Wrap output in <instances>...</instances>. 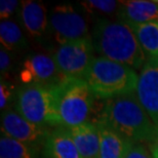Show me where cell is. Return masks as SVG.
I'll return each instance as SVG.
<instances>
[{
    "label": "cell",
    "instance_id": "21",
    "mask_svg": "<svg viewBox=\"0 0 158 158\" xmlns=\"http://www.w3.org/2000/svg\"><path fill=\"white\" fill-rule=\"evenodd\" d=\"M20 6V2L17 0H1L0 1V18L1 21L8 20L17 11Z\"/></svg>",
    "mask_w": 158,
    "mask_h": 158
},
{
    "label": "cell",
    "instance_id": "4",
    "mask_svg": "<svg viewBox=\"0 0 158 158\" xmlns=\"http://www.w3.org/2000/svg\"><path fill=\"white\" fill-rule=\"evenodd\" d=\"M58 84H25L17 94V112L40 126L62 125Z\"/></svg>",
    "mask_w": 158,
    "mask_h": 158
},
{
    "label": "cell",
    "instance_id": "13",
    "mask_svg": "<svg viewBox=\"0 0 158 158\" xmlns=\"http://www.w3.org/2000/svg\"><path fill=\"white\" fill-rule=\"evenodd\" d=\"M68 128L82 158H99L100 132L96 123L88 121Z\"/></svg>",
    "mask_w": 158,
    "mask_h": 158
},
{
    "label": "cell",
    "instance_id": "11",
    "mask_svg": "<svg viewBox=\"0 0 158 158\" xmlns=\"http://www.w3.org/2000/svg\"><path fill=\"white\" fill-rule=\"evenodd\" d=\"M19 14L22 26L31 38H41L49 28V17L42 3L32 0L22 1Z\"/></svg>",
    "mask_w": 158,
    "mask_h": 158
},
{
    "label": "cell",
    "instance_id": "19",
    "mask_svg": "<svg viewBox=\"0 0 158 158\" xmlns=\"http://www.w3.org/2000/svg\"><path fill=\"white\" fill-rule=\"evenodd\" d=\"M82 7L90 15H111L117 14L120 7L119 1L113 0H86L81 2Z\"/></svg>",
    "mask_w": 158,
    "mask_h": 158
},
{
    "label": "cell",
    "instance_id": "8",
    "mask_svg": "<svg viewBox=\"0 0 158 158\" xmlns=\"http://www.w3.org/2000/svg\"><path fill=\"white\" fill-rule=\"evenodd\" d=\"M65 78L52 56L45 53H33L27 56L20 71V79L24 85L58 84Z\"/></svg>",
    "mask_w": 158,
    "mask_h": 158
},
{
    "label": "cell",
    "instance_id": "15",
    "mask_svg": "<svg viewBox=\"0 0 158 158\" xmlns=\"http://www.w3.org/2000/svg\"><path fill=\"white\" fill-rule=\"evenodd\" d=\"M100 132L99 158H123L131 144L108 126L96 123Z\"/></svg>",
    "mask_w": 158,
    "mask_h": 158
},
{
    "label": "cell",
    "instance_id": "7",
    "mask_svg": "<svg viewBox=\"0 0 158 158\" xmlns=\"http://www.w3.org/2000/svg\"><path fill=\"white\" fill-rule=\"evenodd\" d=\"M49 29L60 45L89 37L86 20L70 4L56 5L50 10Z\"/></svg>",
    "mask_w": 158,
    "mask_h": 158
},
{
    "label": "cell",
    "instance_id": "5",
    "mask_svg": "<svg viewBox=\"0 0 158 158\" xmlns=\"http://www.w3.org/2000/svg\"><path fill=\"white\" fill-rule=\"evenodd\" d=\"M59 115L66 127H73L89 121L94 100L84 79L65 78L58 84Z\"/></svg>",
    "mask_w": 158,
    "mask_h": 158
},
{
    "label": "cell",
    "instance_id": "24",
    "mask_svg": "<svg viewBox=\"0 0 158 158\" xmlns=\"http://www.w3.org/2000/svg\"><path fill=\"white\" fill-rule=\"evenodd\" d=\"M151 152H152L153 158H158V134L151 145Z\"/></svg>",
    "mask_w": 158,
    "mask_h": 158
},
{
    "label": "cell",
    "instance_id": "25",
    "mask_svg": "<svg viewBox=\"0 0 158 158\" xmlns=\"http://www.w3.org/2000/svg\"><path fill=\"white\" fill-rule=\"evenodd\" d=\"M154 2H155L156 4H158V0H154Z\"/></svg>",
    "mask_w": 158,
    "mask_h": 158
},
{
    "label": "cell",
    "instance_id": "20",
    "mask_svg": "<svg viewBox=\"0 0 158 158\" xmlns=\"http://www.w3.org/2000/svg\"><path fill=\"white\" fill-rule=\"evenodd\" d=\"M123 158H153L152 152L142 143L131 144Z\"/></svg>",
    "mask_w": 158,
    "mask_h": 158
},
{
    "label": "cell",
    "instance_id": "1",
    "mask_svg": "<svg viewBox=\"0 0 158 158\" xmlns=\"http://www.w3.org/2000/svg\"><path fill=\"white\" fill-rule=\"evenodd\" d=\"M94 123L108 126L131 143L151 142L158 127L145 111L135 93L105 100L99 117Z\"/></svg>",
    "mask_w": 158,
    "mask_h": 158
},
{
    "label": "cell",
    "instance_id": "22",
    "mask_svg": "<svg viewBox=\"0 0 158 158\" xmlns=\"http://www.w3.org/2000/svg\"><path fill=\"white\" fill-rule=\"evenodd\" d=\"M12 94V85L7 83L4 80H1L0 83V108L4 110L9 103V100Z\"/></svg>",
    "mask_w": 158,
    "mask_h": 158
},
{
    "label": "cell",
    "instance_id": "2",
    "mask_svg": "<svg viewBox=\"0 0 158 158\" xmlns=\"http://www.w3.org/2000/svg\"><path fill=\"white\" fill-rule=\"evenodd\" d=\"M90 38L94 50L102 58L124 64L132 69L143 67L148 59L132 28L122 21L98 19Z\"/></svg>",
    "mask_w": 158,
    "mask_h": 158
},
{
    "label": "cell",
    "instance_id": "12",
    "mask_svg": "<svg viewBox=\"0 0 158 158\" xmlns=\"http://www.w3.org/2000/svg\"><path fill=\"white\" fill-rule=\"evenodd\" d=\"M117 19L129 26L158 22V4L147 0L119 1Z\"/></svg>",
    "mask_w": 158,
    "mask_h": 158
},
{
    "label": "cell",
    "instance_id": "16",
    "mask_svg": "<svg viewBox=\"0 0 158 158\" xmlns=\"http://www.w3.org/2000/svg\"><path fill=\"white\" fill-rule=\"evenodd\" d=\"M148 58H158V22L131 26Z\"/></svg>",
    "mask_w": 158,
    "mask_h": 158
},
{
    "label": "cell",
    "instance_id": "3",
    "mask_svg": "<svg viewBox=\"0 0 158 158\" xmlns=\"http://www.w3.org/2000/svg\"><path fill=\"white\" fill-rule=\"evenodd\" d=\"M139 75L124 64L98 56L93 60L84 80L97 99L108 100L135 93Z\"/></svg>",
    "mask_w": 158,
    "mask_h": 158
},
{
    "label": "cell",
    "instance_id": "6",
    "mask_svg": "<svg viewBox=\"0 0 158 158\" xmlns=\"http://www.w3.org/2000/svg\"><path fill=\"white\" fill-rule=\"evenodd\" d=\"M91 38L61 44L52 55L60 72L66 78L84 79L94 56Z\"/></svg>",
    "mask_w": 158,
    "mask_h": 158
},
{
    "label": "cell",
    "instance_id": "17",
    "mask_svg": "<svg viewBox=\"0 0 158 158\" xmlns=\"http://www.w3.org/2000/svg\"><path fill=\"white\" fill-rule=\"evenodd\" d=\"M0 41L3 48L10 52L27 47V40L21 27L11 20L1 21L0 23Z\"/></svg>",
    "mask_w": 158,
    "mask_h": 158
},
{
    "label": "cell",
    "instance_id": "23",
    "mask_svg": "<svg viewBox=\"0 0 158 158\" xmlns=\"http://www.w3.org/2000/svg\"><path fill=\"white\" fill-rule=\"evenodd\" d=\"M12 65V58L10 55V52H8L7 49L1 47L0 50V70L1 73H6L9 69H10Z\"/></svg>",
    "mask_w": 158,
    "mask_h": 158
},
{
    "label": "cell",
    "instance_id": "14",
    "mask_svg": "<svg viewBox=\"0 0 158 158\" xmlns=\"http://www.w3.org/2000/svg\"><path fill=\"white\" fill-rule=\"evenodd\" d=\"M45 154L49 158H82L69 128L59 125L45 140Z\"/></svg>",
    "mask_w": 158,
    "mask_h": 158
},
{
    "label": "cell",
    "instance_id": "9",
    "mask_svg": "<svg viewBox=\"0 0 158 158\" xmlns=\"http://www.w3.org/2000/svg\"><path fill=\"white\" fill-rule=\"evenodd\" d=\"M135 94L158 127V58H148L139 74Z\"/></svg>",
    "mask_w": 158,
    "mask_h": 158
},
{
    "label": "cell",
    "instance_id": "10",
    "mask_svg": "<svg viewBox=\"0 0 158 158\" xmlns=\"http://www.w3.org/2000/svg\"><path fill=\"white\" fill-rule=\"evenodd\" d=\"M1 132L23 143L34 145L45 141L49 132L45 126L29 121L14 110H5L1 115Z\"/></svg>",
    "mask_w": 158,
    "mask_h": 158
},
{
    "label": "cell",
    "instance_id": "18",
    "mask_svg": "<svg viewBox=\"0 0 158 158\" xmlns=\"http://www.w3.org/2000/svg\"><path fill=\"white\" fill-rule=\"evenodd\" d=\"M0 158H35V150L32 145L23 143L1 132Z\"/></svg>",
    "mask_w": 158,
    "mask_h": 158
}]
</instances>
